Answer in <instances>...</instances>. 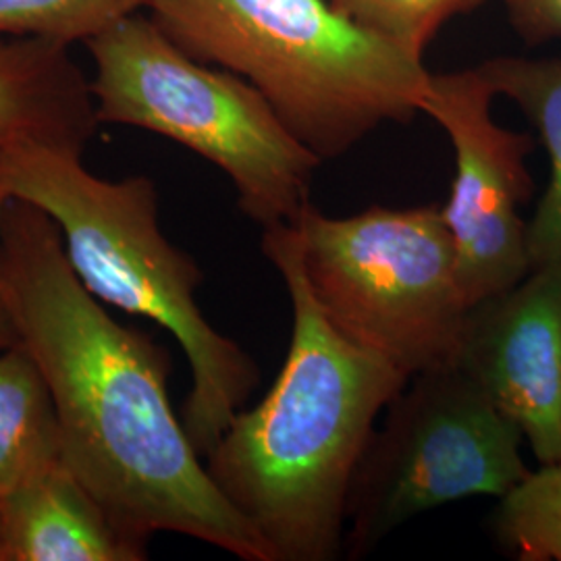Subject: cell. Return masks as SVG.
<instances>
[{
    "instance_id": "obj_9",
    "label": "cell",
    "mask_w": 561,
    "mask_h": 561,
    "mask_svg": "<svg viewBox=\"0 0 561 561\" xmlns=\"http://www.w3.org/2000/svg\"><path fill=\"white\" fill-rule=\"evenodd\" d=\"M456 366L514 422L537 461H561V262L470 306Z\"/></svg>"
},
{
    "instance_id": "obj_13",
    "label": "cell",
    "mask_w": 561,
    "mask_h": 561,
    "mask_svg": "<svg viewBox=\"0 0 561 561\" xmlns=\"http://www.w3.org/2000/svg\"><path fill=\"white\" fill-rule=\"evenodd\" d=\"M59 458V421L48 385L18 341L0 350V502Z\"/></svg>"
},
{
    "instance_id": "obj_12",
    "label": "cell",
    "mask_w": 561,
    "mask_h": 561,
    "mask_svg": "<svg viewBox=\"0 0 561 561\" xmlns=\"http://www.w3.org/2000/svg\"><path fill=\"white\" fill-rule=\"evenodd\" d=\"M479 69L493 92L514 102L533 123L547 150L549 183L528 221V252L533 266L561 262V55L500 57Z\"/></svg>"
},
{
    "instance_id": "obj_17",
    "label": "cell",
    "mask_w": 561,
    "mask_h": 561,
    "mask_svg": "<svg viewBox=\"0 0 561 561\" xmlns=\"http://www.w3.org/2000/svg\"><path fill=\"white\" fill-rule=\"evenodd\" d=\"M510 21L528 44L561 41V0H505Z\"/></svg>"
},
{
    "instance_id": "obj_14",
    "label": "cell",
    "mask_w": 561,
    "mask_h": 561,
    "mask_svg": "<svg viewBox=\"0 0 561 561\" xmlns=\"http://www.w3.org/2000/svg\"><path fill=\"white\" fill-rule=\"evenodd\" d=\"M495 537L520 561H561V461L530 470L495 512Z\"/></svg>"
},
{
    "instance_id": "obj_10",
    "label": "cell",
    "mask_w": 561,
    "mask_h": 561,
    "mask_svg": "<svg viewBox=\"0 0 561 561\" xmlns=\"http://www.w3.org/2000/svg\"><path fill=\"white\" fill-rule=\"evenodd\" d=\"M99 125L90 80L67 46L0 38V152L20 146L83 152Z\"/></svg>"
},
{
    "instance_id": "obj_1",
    "label": "cell",
    "mask_w": 561,
    "mask_h": 561,
    "mask_svg": "<svg viewBox=\"0 0 561 561\" xmlns=\"http://www.w3.org/2000/svg\"><path fill=\"white\" fill-rule=\"evenodd\" d=\"M0 301L48 385L62 461L125 541L148 558L154 535L175 533L275 561L175 414L169 352L104 310L73 273L57 222L18 198L0 225Z\"/></svg>"
},
{
    "instance_id": "obj_8",
    "label": "cell",
    "mask_w": 561,
    "mask_h": 561,
    "mask_svg": "<svg viewBox=\"0 0 561 561\" xmlns=\"http://www.w3.org/2000/svg\"><path fill=\"white\" fill-rule=\"evenodd\" d=\"M497 94L481 69L428 76L421 113L454 146L456 178L443 217L458 252L466 300L472 306L524 279L530 268L528 222L520 208L533 196L526 159L533 138L497 125Z\"/></svg>"
},
{
    "instance_id": "obj_20",
    "label": "cell",
    "mask_w": 561,
    "mask_h": 561,
    "mask_svg": "<svg viewBox=\"0 0 561 561\" xmlns=\"http://www.w3.org/2000/svg\"><path fill=\"white\" fill-rule=\"evenodd\" d=\"M7 202H9V196L2 192V187H0V225H2V215H4V206H7Z\"/></svg>"
},
{
    "instance_id": "obj_16",
    "label": "cell",
    "mask_w": 561,
    "mask_h": 561,
    "mask_svg": "<svg viewBox=\"0 0 561 561\" xmlns=\"http://www.w3.org/2000/svg\"><path fill=\"white\" fill-rule=\"evenodd\" d=\"M482 0H331L347 20L382 41L422 57L445 21L477 9Z\"/></svg>"
},
{
    "instance_id": "obj_2",
    "label": "cell",
    "mask_w": 561,
    "mask_h": 561,
    "mask_svg": "<svg viewBox=\"0 0 561 561\" xmlns=\"http://www.w3.org/2000/svg\"><path fill=\"white\" fill-rule=\"evenodd\" d=\"M262 252L294 308L289 352L264 400L238 412L204 463L273 560L333 561L343 553L347 493L364 447L410 379L322 317L291 222L262 229Z\"/></svg>"
},
{
    "instance_id": "obj_3",
    "label": "cell",
    "mask_w": 561,
    "mask_h": 561,
    "mask_svg": "<svg viewBox=\"0 0 561 561\" xmlns=\"http://www.w3.org/2000/svg\"><path fill=\"white\" fill-rule=\"evenodd\" d=\"M83 152L20 146L0 152V187L59 227L67 259L102 304L167 329L187 356L192 389L181 422L206 458L261 382L254 358L202 314L196 261L164 238L150 178H96Z\"/></svg>"
},
{
    "instance_id": "obj_6",
    "label": "cell",
    "mask_w": 561,
    "mask_h": 561,
    "mask_svg": "<svg viewBox=\"0 0 561 561\" xmlns=\"http://www.w3.org/2000/svg\"><path fill=\"white\" fill-rule=\"evenodd\" d=\"M291 225L306 287L341 337L408 379L456 364L470 304L443 206L335 219L308 204Z\"/></svg>"
},
{
    "instance_id": "obj_15",
    "label": "cell",
    "mask_w": 561,
    "mask_h": 561,
    "mask_svg": "<svg viewBox=\"0 0 561 561\" xmlns=\"http://www.w3.org/2000/svg\"><path fill=\"white\" fill-rule=\"evenodd\" d=\"M148 0H0V36L34 38L71 48L88 44Z\"/></svg>"
},
{
    "instance_id": "obj_5",
    "label": "cell",
    "mask_w": 561,
    "mask_h": 561,
    "mask_svg": "<svg viewBox=\"0 0 561 561\" xmlns=\"http://www.w3.org/2000/svg\"><path fill=\"white\" fill-rule=\"evenodd\" d=\"M85 46L101 123L152 131L213 162L233 183L241 213L262 229L296 221L310 204L322 159L250 81L192 57L140 13Z\"/></svg>"
},
{
    "instance_id": "obj_4",
    "label": "cell",
    "mask_w": 561,
    "mask_h": 561,
    "mask_svg": "<svg viewBox=\"0 0 561 561\" xmlns=\"http://www.w3.org/2000/svg\"><path fill=\"white\" fill-rule=\"evenodd\" d=\"M185 53L250 81L317 157L421 113L422 57L347 20L331 0H148Z\"/></svg>"
},
{
    "instance_id": "obj_19",
    "label": "cell",
    "mask_w": 561,
    "mask_h": 561,
    "mask_svg": "<svg viewBox=\"0 0 561 561\" xmlns=\"http://www.w3.org/2000/svg\"><path fill=\"white\" fill-rule=\"evenodd\" d=\"M0 561H9V553H7V537H4V516H2V502H0Z\"/></svg>"
},
{
    "instance_id": "obj_11",
    "label": "cell",
    "mask_w": 561,
    "mask_h": 561,
    "mask_svg": "<svg viewBox=\"0 0 561 561\" xmlns=\"http://www.w3.org/2000/svg\"><path fill=\"white\" fill-rule=\"evenodd\" d=\"M9 561H141L71 468L50 461L2 500Z\"/></svg>"
},
{
    "instance_id": "obj_18",
    "label": "cell",
    "mask_w": 561,
    "mask_h": 561,
    "mask_svg": "<svg viewBox=\"0 0 561 561\" xmlns=\"http://www.w3.org/2000/svg\"><path fill=\"white\" fill-rule=\"evenodd\" d=\"M13 343H18V331H15V324L11 321L4 304L0 301V350L9 347Z\"/></svg>"
},
{
    "instance_id": "obj_7",
    "label": "cell",
    "mask_w": 561,
    "mask_h": 561,
    "mask_svg": "<svg viewBox=\"0 0 561 561\" xmlns=\"http://www.w3.org/2000/svg\"><path fill=\"white\" fill-rule=\"evenodd\" d=\"M524 435L460 366L426 370L385 408L347 493L350 560L368 556L401 524L447 503L503 500L530 468Z\"/></svg>"
}]
</instances>
